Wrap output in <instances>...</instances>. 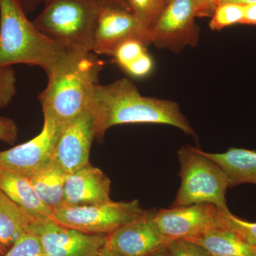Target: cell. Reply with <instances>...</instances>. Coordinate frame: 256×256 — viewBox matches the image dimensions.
<instances>
[{
	"label": "cell",
	"mask_w": 256,
	"mask_h": 256,
	"mask_svg": "<svg viewBox=\"0 0 256 256\" xmlns=\"http://www.w3.org/2000/svg\"><path fill=\"white\" fill-rule=\"evenodd\" d=\"M88 110L94 118L97 139L102 140L111 127L134 124H168L197 139L178 102L141 95L134 82L126 78L107 85L96 84Z\"/></svg>",
	"instance_id": "1"
},
{
	"label": "cell",
	"mask_w": 256,
	"mask_h": 256,
	"mask_svg": "<svg viewBox=\"0 0 256 256\" xmlns=\"http://www.w3.org/2000/svg\"><path fill=\"white\" fill-rule=\"evenodd\" d=\"M92 52H69L47 75V86L38 96L44 117L64 128L88 110L102 68Z\"/></svg>",
	"instance_id": "2"
},
{
	"label": "cell",
	"mask_w": 256,
	"mask_h": 256,
	"mask_svg": "<svg viewBox=\"0 0 256 256\" xmlns=\"http://www.w3.org/2000/svg\"><path fill=\"white\" fill-rule=\"evenodd\" d=\"M68 53L35 26L18 0H0V67L25 64L48 75Z\"/></svg>",
	"instance_id": "3"
},
{
	"label": "cell",
	"mask_w": 256,
	"mask_h": 256,
	"mask_svg": "<svg viewBox=\"0 0 256 256\" xmlns=\"http://www.w3.org/2000/svg\"><path fill=\"white\" fill-rule=\"evenodd\" d=\"M33 22L44 34L68 52H92L100 6L96 0H47Z\"/></svg>",
	"instance_id": "4"
},
{
	"label": "cell",
	"mask_w": 256,
	"mask_h": 256,
	"mask_svg": "<svg viewBox=\"0 0 256 256\" xmlns=\"http://www.w3.org/2000/svg\"><path fill=\"white\" fill-rule=\"evenodd\" d=\"M181 185L172 207L212 204L229 213L226 194L229 188L228 176L200 148L186 144L178 152Z\"/></svg>",
	"instance_id": "5"
},
{
	"label": "cell",
	"mask_w": 256,
	"mask_h": 256,
	"mask_svg": "<svg viewBox=\"0 0 256 256\" xmlns=\"http://www.w3.org/2000/svg\"><path fill=\"white\" fill-rule=\"evenodd\" d=\"M56 223L85 233L108 235L122 226L150 213L138 200L110 201L82 206H64L53 210Z\"/></svg>",
	"instance_id": "6"
},
{
	"label": "cell",
	"mask_w": 256,
	"mask_h": 256,
	"mask_svg": "<svg viewBox=\"0 0 256 256\" xmlns=\"http://www.w3.org/2000/svg\"><path fill=\"white\" fill-rule=\"evenodd\" d=\"M196 18L194 0H168L150 30L151 44L175 53L186 47L196 46L200 38Z\"/></svg>",
	"instance_id": "7"
},
{
	"label": "cell",
	"mask_w": 256,
	"mask_h": 256,
	"mask_svg": "<svg viewBox=\"0 0 256 256\" xmlns=\"http://www.w3.org/2000/svg\"><path fill=\"white\" fill-rule=\"evenodd\" d=\"M224 214L212 204H197L156 210L154 220L169 240H192L213 229L223 228Z\"/></svg>",
	"instance_id": "8"
},
{
	"label": "cell",
	"mask_w": 256,
	"mask_h": 256,
	"mask_svg": "<svg viewBox=\"0 0 256 256\" xmlns=\"http://www.w3.org/2000/svg\"><path fill=\"white\" fill-rule=\"evenodd\" d=\"M31 229L40 240L43 256H96L107 242L108 235L85 233L50 218H38Z\"/></svg>",
	"instance_id": "9"
},
{
	"label": "cell",
	"mask_w": 256,
	"mask_h": 256,
	"mask_svg": "<svg viewBox=\"0 0 256 256\" xmlns=\"http://www.w3.org/2000/svg\"><path fill=\"white\" fill-rule=\"evenodd\" d=\"M151 44L150 31L129 10L100 6L98 15L92 52L112 56L116 48L128 40Z\"/></svg>",
	"instance_id": "10"
},
{
	"label": "cell",
	"mask_w": 256,
	"mask_h": 256,
	"mask_svg": "<svg viewBox=\"0 0 256 256\" xmlns=\"http://www.w3.org/2000/svg\"><path fill=\"white\" fill-rule=\"evenodd\" d=\"M63 127L44 118L41 132L28 142L0 152V169L30 178L52 160Z\"/></svg>",
	"instance_id": "11"
},
{
	"label": "cell",
	"mask_w": 256,
	"mask_h": 256,
	"mask_svg": "<svg viewBox=\"0 0 256 256\" xmlns=\"http://www.w3.org/2000/svg\"><path fill=\"white\" fill-rule=\"evenodd\" d=\"M94 138V118L86 110L64 126L56 142L52 159L66 174L74 172L90 163Z\"/></svg>",
	"instance_id": "12"
},
{
	"label": "cell",
	"mask_w": 256,
	"mask_h": 256,
	"mask_svg": "<svg viewBox=\"0 0 256 256\" xmlns=\"http://www.w3.org/2000/svg\"><path fill=\"white\" fill-rule=\"evenodd\" d=\"M156 210L126 224L107 236L108 246L124 256H149L168 246L164 236L154 220Z\"/></svg>",
	"instance_id": "13"
},
{
	"label": "cell",
	"mask_w": 256,
	"mask_h": 256,
	"mask_svg": "<svg viewBox=\"0 0 256 256\" xmlns=\"http://www.w3.org/2000/svg\"><path fill=\"white\" fill-rule=\"evenodd\" d=\"M110 180L90 163L66 174L64 183V205L82 206L110 201Z\"/></svg>",
	"instance_id": "14"
},
{
	"label": "cell",
	"mask_w": 256,
	"mask_h": 256,
	"mask_svg": "<svg viewBox=\"0 0 256 256\" xmlns=\"http://www.w3.org/2000/svg\"><path fill=\"white\" fill-rule=\"evenodd\" d=\"M0 190L35 218L54 220L53 210L42 201L26 176L0 169Z\"/></svg>",
	"instance_id": "15"
},
{
	"label": "cell",
	"mask_w": 256,
	"mask_h": 256,
	"mask_svg": "<svg viewBox=\"0 0 256 256\" xmlns=\"http://www.w3.org/2000/svg\"><path fill=\"white\" fill-rule=\"evenodd\" d=\"M203 153L224 170L228 178L229 188L244 184L256 186V151L230 148L223 153Z\"/></svg>",
	"instance_id": "16"
},
{
	"label": "cell",
	"mask_w": 256,
	"mask_h": 256,
	"mask_svg": "<svg viewBox=\"0 0 256 256\" xmlns=\"http://www.w3.org/2000/svg\"><path fill=\"white\" fill-rule=\"evenodd\" d=\"M37 220L0 190V244L3 246L10 249Z\"/></svg>",
	"instance_id": "17"
},
{
	"label": "cell",
	"mask_w": 256,
	"mask_h": 256,
	"mask_svg": "<svg viewBox=\"0 0 256 256\" xmlns=\"http://www.w3.org/2000/svg\"><path fill=\"white\" fill-rule=\"evenodd\" d=\"M66 176V173L52 159L28 178L42 201L54 210L64 205Z\"/></svg>",
	"instance_id": "18"
},
{
	"label": "cell",
	"mask_w": 256,
	"mask_h": 256,
	"mask_svg": "<svg viewBox=\"0 0 256 256\" xmlns=\"http://www.w3.org/2000/svg\"><path fill=\"white\" fill-rule=\"evenodd\" d=\"M214 256H256V246L246 242L227 228L213 229L192 239Z\"/></svg>",
	"instance_id": "19"
},
{
	"label": "cell",
	"mask_w": 256,
	"mask_h": 256,
	"mask_svg": "<svg viewBox=\"0 0 256 256\" xmlns=\"http://www.w3.org/2000/svg\"><path fill=\"white\" fill-rule=\"evenodd\" d=\"M129 10L150 31L164 10L165 0H126Z\"/></svg>",
	"instance_id": "20"
},
{
	"label": "cell",
	"mask_w": 256,
	"mask_h": 256,
	"mask_svg": "<svg viewBox=\"0 0 256 256\" xmlns=\"http://www.w3.org/2000/svg\"><path fill=\"white\" fill-rule=\"evenodd\" d=\"M245 14V6L235 3H222L216 8L210 16V28L220 30L236 24H242Z\"/></svg>",
	"instance_id": "21"
},
{
	"label": "cell",
	"mask_w": 256,
	"mask_h": 256,
	"mask_svg": "<svg viewBox=\"0 0 256 256\" xmlns=\"http://www.w3.org/2000/svg\"><path fill=\"white\" fill-rule=\"evenodd\" d=\"M146 46L139 40H128L116 48L112 57H114L118 65L124 70L130 64L134 63L148 52Z\"/></svg>",
	"instance_id": "22"
},
{
	"label": "cell",
	"mask_w": 256,
	"mask_h": 256,
	"mask_svg": "<svg viewBox=\"0 0 256 256\" xmlns=\"http://www.w3.org/2000/svg\"><path fill=\"white\" fill-rule=\"evenodd\" d=\"M223 228L229 229L246 242L256 246V222L239 218L233 214H224Z\"/></svg>",
	"instance_id": "23"
},
{
	"label": "cell",
	"mask_w": 256,
	"mask_h": 256,
	"mask_svg": "<svg viewBox=\"0 0 256 256\" xmlns=\"http://www.w3.org/2000/svg\"><path fill=\"white\" fill-rule=\"evenodd\" d=\"M4 256H43L36 234L30 228L10 248Z\"/></svg>",
	"instance_id": "24"
},
{
	"label": "cell",
	"mask_w": 256,
	"mask_h": 256,
	"mask_svg": "<svg viewBox=\"0 0 256 256\" xmlns=\"http://www.w3.org/2000/svg\"><path fill=\"white\" fill-rule=\"evenodd\" d=\"M16 94V76L12 66L0 67V109L9 106Z\"/></svg>",
	"instance_id": "25"
},
{
	"label": "cell",
	"mask_w": 256,
	"mask_h": 256,
	"mask_svg": "<svg viewBox=\"0 0 256 256\" xmlns=\"http://www.w3.org/2000/svg\"><path fill=\"white\" fill-rule=\"evenodd\" d=\"M168 249L169 256H212L201 245L186 239L171 240Z\"/></svg>",
	"instance_id": "26"
},
{
	"label": "cell",
	"mask_w": 256,
	"mask_h": 256,
	"mask_svg": "<svg viewBox=\"0 0 256 256\" xmlns=\"http://www.w3.org/2000/svg\"><path fill=\"white\" fill-rule=\"evenodd\" d=\"M154 68V60L146 52L136 62L130 64L124 72L134 78H146L152 74Z\"/></svg>",
	"instance_id": "27"
},
{
	"label": "cell",
	"mask_w": 256,
	"mask_h": 256,
	"mask_svg": "<svg viewBox=\"0 0 256 256\" xmlns=\"http://www.w3.org/2000/svg\"><path fill=\"white\" fill-rule=\"evenodd\" d=\"M18 138V128L13 120L0 117V140L13 144Z\"/></svg>",
	"instance_id": "28"
},
{
	"label": "cell",
	"mask_w": 256,
	"mask_h": 256,
	"mask_svg": "<svg viewBox=\"0 0 256 256\" xmlns=\"http://www.w3.org/2000/svg\"><path fill=\"white\" fill-rule=\"evenodd\" d=\"M220 0H194L196 18H210Z\"/></svg>",
	"instance_id": "29"
},
{
	"label": "cell",
	"mask_w": 256,
	"mask_h": 256,
	"mask_svg": "<svg viewBox=\"0 0 256 256\" xmlns=\"http://www.w3.org/2000/svg\"><path fill=\"white\" fill-rule=\"evenodd\" d=\"M242 24L256 25V4L245 6V14Z\"/></svg>",
	"instance_id": "30"
},
{
	"label": "cell",
	"mask_w": 256,
	"mask_h": 256,
	"mask_svg": "<svg viewBox=\"0 0 256 256\" xmlns=\"http://www.w3.org/2000/svg\"><path fill=\"white\" fill-rule=\"evenodd\" d=\"M47 0H18L24 11L28 14L36 9L40 4H44Z\"/></svg>",
	"instance_id": "31"
},
{
	"label": "cell",
	"mask_w": 256,
	"mask_h": 256,
	"mask_svg": "<svg viewBox=\"0 0 256 256\" xmlns=\"http://www.w3.org/2000/svg\"><path fill=\"white\" fill-rule=\"evenodd\" d=\"M100 6H114V8H122L129 10L126 0H96Z\"/></svg>",
	"instance_id": "32"
},
{
	"label": "cell",
	"mask_w": 256,
	"mask_h": 256,
	"mask_svg": "<svg viewBox=\"0 0 256 256\" xmlns=\"http://www.w3.org/2000/svg\"><path fill=\"white\" fill-rule=\"evenodd\" d=\"M222 3H235V4L247 6V5L256 4V0H220L218 4Z\"/></svg>",
	"instance_id": "33"
},
{
	"label": "cell",
	"mask_w": 256,
	"mask_h": 256,
	"mask_svg": "<svg viewBox=\"0 0 256 256\" xmlns=\"http://www.w3.org/2000/svg\"><path fill=\"white\" fill-rule=\"evenodd\" d=\"M96 256H124L120 255V254H118L116 252H114V250L111 249L110 247L108 246L107 244H106L105 246H104L102 250H101L98 254Z\"/></svg>",
	"instance_id": "34"
},
{
	"label": "cell",
	"mask_w": 256,
	"mask_h": 256,
	"mask_svg": "<svg viewBox=\"0 0 256 256\" xmlns=\"http://www.w3.org/2000/svg\"><path fill=\"white\" fill-rule=\"evenodd\" d=\"M149 256H169V252H168V246L163 248L161 250H158L154 252V254H152Z\"/></svg>",
	"instance_id": "35"
},
{
	"label": "cell",
	"mask_w": 256,
	"mask_h": 256,
	"mask_svg": "<svg viewBox=\"0 0 256 256\" xmlns=\"http://www.w3.org/2000/svg\"><path fill=\"white\" fill-rule=\"evenodd\" d=\"M8 250H9V249L3 246L0 244V256H4Z\"/></svg>",
	"instance_id": "36"
},
{
	"label": "cell",
	"mask_w": 256,
	"mask_h": 256,
	"mask_svg": "<svg viewBox=\"0 0 256 256\" xmlns=\"http://www.w3.org/2000/svg\"><path fill=\"white\" fill-rule=\"evenodd\" d=\"M166 1H168V0H165V2H166Z\"/></svg>",
	"instance_id": "37"
},
{
	"label": "cell",
	"mask_w": 256,
	"mask_h": 256,
	"mask_svg": "<svg viewBox=\"0 0 256 256\" xmlns=\"http://www.w3.org/2000/svg\"></svg>",
	"instance_id": "38"
}]
</instances>
